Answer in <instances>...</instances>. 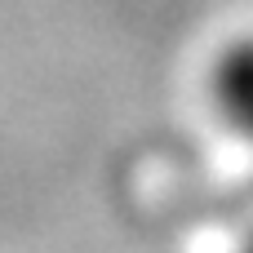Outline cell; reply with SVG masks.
Returning <instances> with one entry per match:
<instances>
[{"label":"cell","mask_w":253,"mask_h":253,"mask_svg":"<svg viewBox=\"0 0 253 253\" xmlns=\"http://www.w3.org/2000/svg\"><path fill=\"white\" fill-rule=\"evenodd\" d=\"M209 102L218 120L245 142L253 160V36H236L231 44L218 49L209 67ZM231 236H253V169H249V213L236 222Z\"/></svg>","instance_id":"obj_1"}]
</instances>
